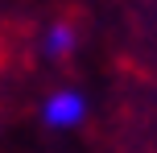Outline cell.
<instances>
[{
	"mask_svg": "<svg viewBox=\"0 0 157 153\" xmlns=\"http://www.w3.org/2000/svg\"><path fill=\"white\" fill-rule=\"evenodd\" d=\"M0 62H4V41H0Z\"/></svg>",
	"mask_w": 157,
	"mask_h": 153,
	"instance_id": "obj_2",
	"label": "cell"
},
{
	"mask_svg": "<svg viewBox=\"0 0 157 153\" xmlns=\"http://www.w3.org/2000/svg\"><path fill=\"white\" fill-rule=\"evenodd\" d=\"M75 116H78V99L75 95H58L54 104H50V120L66 124V120H75Z\"/></svg>",
	"mask_w": 157,
	"mask_h": 153,
	"instance_id": "obj_1",
	"label": "cell"
}]
</instances>
